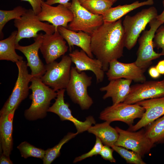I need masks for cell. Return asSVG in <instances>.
I'll use <instances>...</instances> for the list:
<instances>
[{"mask_svg":"<svg viewBox=\"0 0 164 164\" xmlns=\"http://www.w3.org/2000/svg\"><path fill=\"white\" fill-rule=\"evenodd\" d=\"M91 35V52L101 62L104 71H107L110 62L123 55L125 36L122 20L104 22Z\"/></svg>","mask_w":164,"mask_h":164,"instance_id":"cell-1","label":"cell"},{"mask_svg":"<svg viewBox=\"0 0 164 164\" xmlns=\"http://www.w3.org/2000/svg\"><path fill=\"white\" fill-rule=\"evenodd\" d=\"M31 82L29 88L32 94L29 98L32 102L25 111L24 115L27 119L33 121L46 117L51 101L56 97L57 92L44 84L40 77H32Z\"/></svg>","mask_w":164,"mask_h":164,"instance_id":"cell-2","label":"cell"},{"mask_svg":"<svg viewBox=\"0 0 164 164\" xmlns=\"http://www.w3.org/2000/svg\"><path fill=\"white\" fill-rule=\"evenodd\" d=\"M157 11L151 6L142 9L135 15H126L123 22L125 36V46L131 50L136 43L140 33L144 31L148 23L156 19Z\"/></svg>","mask_w":164,"mask_h":164,"instance_id":"cell-3","label":"cell"},{"mask_svg":"<svg viewBox=\"0 0 164 164\" xmlns=\"http://www.w3.org/2000/svg\"><path fill=\"white\" fill-rule=\"evenodd\" d=\"M92 80V77L84 71L79 72L75 67H71L70 78L66 90L72 101L78 104L82 110L89 109L93 103L87 92Z\"/></svg>","mask_w":164,"mask_h":164,"instance_id":"cell-4","label":"cell"},{"mask_svg":"<svg viewBox=\"0 0 164 164\" xmlns=\"http://www.w3.org/2000/svg\"><path fill=\"white\" fill-rule=\"evenodd\" d=\"M15 63L18 71L17 79L11 94L0 111V116L16 110L29 94V84L32 76L29 73L26 62L22 60Z\"/></svg>","mask_w":164,"mask_h":164,"instance_id":"cell-5","label":"cell"},{"mask_svg":"<svg viewBox=\"0 0 164 164\" xmlns=\"http://www.w3.org/2000/svg\"><path fill=\"white\" fill-rule=\"evenodd\" d=\"M72 62L70 56L63 55L60 62L45 65L46 72L41 77L42 82L56 91L66 88L70 78Z\"/></svg>","mask_w":164,"mask_h":164,"instance_id":"cell-6","label":"cell"},{"mask_svg":"<svg viewBox=\"0 0 164 164\" xmlns=\"http://www.w3.org/2000/svg\"><path fill=\"white\" fill-rule=\"evenodd\" d=\"M14 22L17 29L16 44L23 39L36 37L39 31L50 34L57 29L52 25L41 21L32 9H27L20 19H15Z\"/></svg>","mask_w":164,"mask_h":164,"instance_id":"cell-7","label":"cell"},{"mask_svg":"<svg viewBox=\"0 0 164 164\" xmlns=\"http://www.w3.org/2000/svg\"><path fill=\"white\" fill-rule=\"evenodd\" d=\"M149 24V29L143 31L138 40L139 46L137 58L135 62L138 66L145 70L152 64L153 60L161 56L160 53L154 50L153 39L157 30L162 24L155 19L151 20Z\"/></svg>","mask_w":164,"mask_h":164,"instance_id":"cell-8","label":"cell"},{"mask_svg":"<svg viewBox=\"0 0 164 164\" xmlns=\"http://www.w3.org/2000/svg\"><path fill=\"white\" fill-rule=\"evenodd\" d=\"M73 13V18L68 26L70 29L82 31L90 35L104 23L102 15H94L88 11L78 0H72L69 8Z\"/></svg>","mask_w":164,"mask_h":164,"instance_id":"cell-9","label":"cell"},{"mask_svg":"<svg viewBox=\"0 0 164 164\" xmlns=\"http://www.w3.org/2000/svg\"><path fill=\"white\" fill-rule=\"evenodd\" d=\"M145 111V109L137 104L122 102L106 108L101 112L99 118L110 123L122 121L130 127L133 125L135 119L141 118Z\"/></svg>","mask_w":164,"mask_h":164,"instance_id":"cell-10","label":"cell"},{"mask_svg":"<svg viewBox=\"0 0 164 164\" xmlns=\"http://www.w3.org/2000/svg\"><path fill=\"white\" fill-rule=\"evenodd\" d=\"M115 128L119 137L114 145L130 149L142 157L149 152L154 145L147 137L143 129L132 132L125 130L117 126Z\"/></svg>","mask_w":164,"mask_h":164,"instance_id":"cell-11","label":"cell"},{"mask_svg":"<svg viewBox=\"0 0 164 164\" xmlns=\"http://www.w3.org/2000/svg\"><path fill=\"white\" fill-rule=\"evenodd\" d=\"M65 91L66 89H64L57 91L55 101L52 106L50 107L47 112L56 114L62 121L67 120L72 122L76 127L77 134L87 131L93 124H95L96 121L94 118L92 116H89L86 118L84 121H82L74 117L69 108V104L65 103L64 100Z\"/></svg>","mask_w":164,"mask_h":164,"instance_id":"cell-12","label":"cell"},{"mask_svg":"<svg viewBox=\"0 0 164 164\" xmlns=\"http://www.w3.org/2000/svg\"><path fill=\"white\" fill-rule=\"evenodd\" d=\"M164 97V79L160 81H145L131 87L130 92L123 102L129 104L150 99Z\"/></svg>","mask_w":164,"mask_h":164,"instance_id":"cell-13","label":"cell"},{"mask_svg":"<svg viewBox=\"0 0 164 164\" xmlns=\"http://www.w3.org/2000/svg\"><path fill=\"white\" fill-rule=\"evenodd\" d=\"M68 48L66 41L57 29L52 34H43L39 50L46 64L51 63L63 56L67 52Z\"/></svg>","mask_w":164,"mask_h":164,"instance_id":"cell-14","label":"cell"},{"mask_svg":"<svg viewBox=\"0 0 164 164\" xmlns=\"http://www.w3.org/2000/svg\"><path fill=\"white\" fill-rule=\"evenodd\" d=\"M41 21H47L57 29L62 26L68 28V24L73 20V13L67 7L59 4L56 6L47 4L44 1L41 2V10L37 15Z\"/></svg>","mask_w":164,"mask_h":164,"instance_id":"cell-15","label":"cell"},{"mask_svg":"<svg viewBox=\"0 0 164 164\" xmlns=\"http://www.w3.org/2000/svg\"><path fill=\"white\" fill-rule=\"evenodd\" d=\"M145 71L138 66L135 62L124 63L114 60L110 62L106 74L109 81L124 78L142 83L146 80L144 74Z\"/></svg>","mask_w":164,"mask_h":164,"instance_id":"cell-16","label":"cell"},{"mask_svg":"<svg viewBox=\"0 0 164 164\" xmlns=\"http://www.w3.org/2000/svg\"><path fill=\"white\" fill-rule=\"evenodd\" d=\"M42 33L38 34L34 38V42L26 46H22L18 44L15 45V48L21 52L26 57L27 66L30 67L32 77H40L46 72L45 65L40 59L38 54L43 40Z\"/></svg>","mask_w":164,"mask_h":164,"instance_id":"cell-17","label":"cell"},{"mask_svg":"<svg viewBox=\"0 0 164 164\" xmlns=\"http://www.w3.org/2000/svg\"><path fill=\"white\" fill-rule=\"evenodd\" d=\"M136 103L143 107L145 111L137 123L130 126L128 131H136L164 115V97L145 100Z\"/></svg>","mask_w":164,"mask_h":164,"instance_id":"cell-18","label":"cell"},{"mask_svg":"<svg viewBox=\"0 0 164 164\" xmlns=\"http://www.w3.org/2000/svg\"><path fill=\"white\" fill-rule=\"evenodd\" d=\"M72 62L79 72L85 71H92L95 74L97 83L102 82L104 77L101 62L97 59L90 57L83 50H76L69 54Z\"/></svg>","mask_w":164,"mask_h":164,"instance_id":"cell-19","label":"cell"},{"mask_svg":"<svg viewBox=\"0 0 164 164\" xmlns=\"http://www.w3.org/2000/svg\"><path fill=\"white\" fill-rule=\"evenodd\" d=\"M132 80L124 78H118L110 80L106 86L101 87L100 90L105 91L104 99L111 98L113 104L122 102L128 95Z\"/></svg>","mask_w":164,"mask_h":164,"instance_id":"cell-20","label":"cell"},{"mask_svg":"<svg viewBox=\"0 0 164 164\" xmlns=\"http://www.w3.org/2000/svg\"><path fill=\"white\" fill-rule=\"evenodd\" d=\"M57 29L67 42L70 51L73 46H76L81 48L90 57L93 58L91 47V35L82 31L77 32L62 26H58Z\"/></svg>","mask_w":164,"mask_h":164,"instance_id":"cell-21","label":"cell"},{"mask_svg":"<svg viewBox=\"0 0 164 164\" xmlns=\"http://www.w3.org/2000/svg\"><path fill=\"white\" fill-rule=\"evenodd\" d=\"M15 109L8 114L0 116V141L2 153L9 156L12 149L13 121Z\"/></svg>","mask_w":164,"mask_h":164,"instance_id":"cell-22","label":"cell"},{"mask_svg":"<svg viewBox=\"0 0 164 164\" xmlns=\"http://www.w3.org/2000/svg\"><path fill=\"white\" fill-rule=\"evenodd\" d=\"M154 3L153 0H147L141 2L136 1L130 4L111 7L102 15L104 22H116L133 10L144 6L152 5Z\"/></svg>","mask_w":164,"mask_h":164,"instance_id":"cell-23","label":"cell"},{"mask_svg":"<svg viewBox=\"0 0 164 164\" xmlns=\"http://www.w3.org/2000/svg\"><path fill=\"white\" fill-rule=\"evenodd\" d=\"M110 123L105 121L95 124L90 127L87 131L98 138L105 145L111 147L117 141L119 134L115 128L110 125Z\"/></svg>","mask_w":164,"mask_h":164,"instance_id":"cell-24","label":"cell"},{"mask_svg":"<svg viewBox=\"0 0 164 164\" xmlns=\"http://www.w3.org/2000/svg\"><path fill=\"white\" fill-rule=\"evenodd\" d=\"M17 31L12 32L7 38L0 41V60L16 63L23 60V57L16 52L15 40Z\"/></svg>","mask_w":164,"mask_h":164,"instance_id":"cell-25","label":"cell"},{"mask_svg":"<svg viewBox=\"0 0 164 164\" xmlns=\"http://www.w3.org/2000/svg\"><path fill=\"white\" fill-rule=\"evenodd\" d=\"M145 134L151 142L164 143V115L147 125Z\"/></svg>","mask_w":164,"mask_h":164,"instance_id":"cell-26","label":"cell"},{"mask_svg":"<svg viewBox=\"0 0 164 164\" xmlns=\"http://www.w3.org/2000/svg\"><path fill=\"white\" fill-rule=\"evenodd\" d=\"M27 9L20 6H18L11 10H0V38L1 40L4 37L2 30L5 25L13 19H20Z\"/></svg>","mask_w":164,"mask_h":164,"instance_id":"cell-27","label":"cell"},{"mask_svg":"<svg viewBox=\"0 0 164 164\" xmlns=\"http://www.w3.org/2000/svg\"><path fill=\"white\" fill-rule=\"evenodd\" d=\"M113 4L110 0H87L81 4L91 13L102 15L111 7Z\"/></svg>","mask_w":164,"mask_h":164,"instance_id":"cell-28","label":"cell"},{"mask_svg":"<svg viewBox=\"0 0 164 164\" xmlns=\"http://www.w3.org/2000/svg\"><path fill=\"white\" fill-rule=\"evenodd\" d=\"M77 134L76 133L69 132L56 145L46 150L45 154L43 159V164H50L60 155V150L63 145Z\"/></svg>","mask_w":164,"mask_h":164,"instance_id":"cell-29","label":"cell"},{"mask_svg":"<svg viewBox=\"0 0 164 164\" xmlns=\"http://www.w3.org/2000/svg\"><path fill=\"white\" fill-rule=\"evenodd\" d=\"M21 156L25 159L33 157L43 159L46 150L36 147L26 141L21 142L17 147Z\"/></svg>","mask_w":164,"mask_h":164,"instance_id":"cell-30","label":"cell"},{"mask_svg":"<svg viewBox=\"0 0 164 164\" xmlns=\"http://www.w3.org/2000/svg\"><path fill=\"white\" fill-rule=\"evenodd\" d=\"M127 163L131 164H145L142 157L135 152L129 151L124 147L114 145L111 147Z\"/></svg>","mask_w":164,"mask_h":164,"instance_id":"cell-31","label":"cell"},{"mask_svg":"<svg viewBox=\"0 0 164 164\" xmlns=\"http://www.w3.org/2000/svg\"><path fill=\"white\" fill-rule=\"evenodd\" d=\"M103 146V143L101 140L96 137L95 144L92 149L88 152L76 157L73 160V163H75L87 158L99 154Z\"/></svg>","mask_w":164,"mask_h":164,"instance_id":"cell-32","label":"cell"},{"mask_svg":"<svg viewBox=\"0 0 164 164\" xmlns=\"http://www.w3.org/2000/svg\"><path fill=\"white\" fill-rule=\"evenodd\" d=\"M153 42L154 47L161 49L160 53L161 56H164V26L161 25L157 29Z\"/></svg>","mask_w":164,"mask_h":164,"instance_id":"cell-33","label":"cell"},{"mask_svg":"<svg viewBox=\"0 0 164 164\" xmlns=\"http://www.w3.org/2000/svg\"><path fill=\"white\" fill-rule=\"evenodd\" d=\"M106 145H103L99 154L104 159L109 161L111 162L115 163L116 160L113 155V149Z\"/></svg>","mask_w":164,"mask_h":164,"instance_id":"cell-34","label":"cell"},{"mask_svg":"<svg viewBox=\"0 0 164 164\" xmlns=\"http://www.w3.org/2000/svg\"><path fill=\"white\" fill-rule=\"evenodd\" d=\"M28 2L31 5L32 9L36 14L38 15L41 11V2L42 0H21Z\"/></svg>","mask_w":164,"mask_h":164,"instance_id":"cell-35","label":"cell"},{"mask_svg":"<svg viewBox=\"0 0 164 164\" xmlns=\"http://www.w3.org/2000/svg\"><path fill=\"white\" fill-rule=\"evenodd\" d=\"M70 0H46L45 2L47 4L52 5L56 4L63 5L68 8L71 5V2L69 1Z\"/></svg>","mask_w":164,"mask_h":164,"instance_id":"cell-36","label":"cell"},{"mask_svg":"<svg viewBox=\"0 0 164 164\" xmlns=\"http://www.w3.org/2000/svg\"><path fill=\"white\" fill-rule=\"evenodd\" d=\"M149 73L152 78L156 79L159 78L160 76V74L159 72L155 67H151L149 70Z\"/></svg>","mask_w":164,"mask_h":164,"instance_id":"cell-37","label":"cell"},{"mask_svg":"<svg viewBox=\"0 0 164 164\" xmlns=\"http://www.w3.org/2000/svg\"><path fill=\"white\" fill-rule=\"evenodd\" d=\"M13 163L10 159L9 156H7L2 153L0 156V164H12Z\"/></svg>","mask_w":164,"mask_h":164,"instance_id":"cell-38","label":"cell"},{"mask_svg":"<svg viewBox=\"0 0 164 164\" xmlns=\"http://www.w3.org/2000/svg\"><path fill=\"white\" fill-rule=\"evenodd\" d=\"M155 67L160 74H164V60L159 62Z\"/></svg>","mask_w":164,"mask_h":164,"instance_id":"cell-39","label":"cell"},{"mask_svg":"<svg viewBox=\"0 0 164 164\" xmlns=\"http://www.w3.org/2000/svg\"><path fill=\"white\" fill-rule=\"evenodd\" d=\"M162 3L164 7V10L161 14L158 15L156 18V19L159 21L162 24L164 23V0H163Z\"/></svg>","mask_w":164,"mask_h":164,"instance_id":"cell-40","label":"cell"},{"mask_svg":"<svg viewBox=\"0 0 164 164\" xmlns=\"http://www.w3.org/2000/svg\"><path fill=\"white\" fill-rule=\"evenodd\" d=\"M79 2L81 3V4H82L84 2H85L87 0H78Z\"/></svg>","mask_w":164,"mask_h":164,"instance_id":"cell-41","label":"cell"},{"mask_svg":"<svg viewBox=\"0 0 164 164\" xmlns=\"http://www.w3.org/2000/svg\"><path fill=\"white\" fill-rule=\"evenodd\" d=\"M111 0L114 3L116 2L118 0Z\"/></svg>","mask_w":164,"mask_h":164,"instance_id":"cell-42","label":"cell"},{"mask_svg":"<svg viewBox=\"0 0 164 164\" xmlns=\"http://www.w3.org/2000/svg\"><path fill=\"white\" fill-rule=\"evenodd\" d=\"M43 0V1H44L45 0Z\"/></svg>","mask_w":164,"mask_h":164,"instance_id":"cell-43","label":"cell"}]
</instances>
